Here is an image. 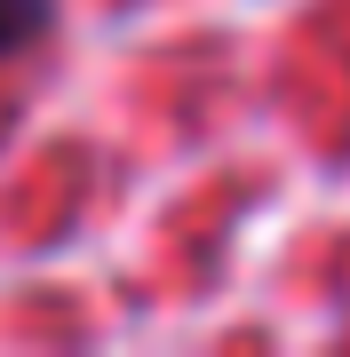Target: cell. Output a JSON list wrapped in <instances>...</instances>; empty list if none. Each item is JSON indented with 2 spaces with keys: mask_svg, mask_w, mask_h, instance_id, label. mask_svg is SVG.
I'll return each mask as SVG.
<instances>
[{
  "mask_svg": "<svg viewBox=\"0 0 350 357\" xmlns=\"http://www.w3.org/2000/svg\"><path fill=\"white\" fill-rule=\"evenodd\" d=\"M56 24V0H0V56H24Z\"/></svg>",
  "mask_w": 350,
  "mask_h": 357,
  "instance_id": "obj_1",
  "label": "cell"
}]
</instances>
